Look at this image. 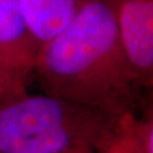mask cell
<instances>
[{
  "label": "cell",
  "mask_w": 153,
  "mask_h": 153,
  "mask_svg": "<svg viewBox=\"0 0 153 153\" xmlns=\"http://www.w3.org/2000/svg\"><path fill=\"white\" fill-rule=\"evenodd\" d=\"M128 117L116 119L49 94H18L0 102V153H105Z\"/></svg>",
  "instance_id": "7a4b0ae2"
},
{
  "label": "cell",
  "mask_w": 153,
  "mask_h": 153,
  "mask_svg": "<svg viewBox=\"0 0 153 153\" xmlns=\"http://www.w3.org/2000/svg\"><path fill=\"white\" fill-rule=\"evenodd\" d=\"M0 90H1V91H2V93H4V90H2V88H1V85H0Z\"/></svg>",
  "instance_id": "8992f818"
},
{
  "label": "cell",
  "mask_w": 153,
  "mask_h": 153,
  "mask_svg": "<svg viewBox=\"0 0 153 153\" xmlns=\"http://www.w3.org/2000/svg\"><path fill=\"white\" fill-rule=\"evenodd\" d=\"M119 34L140 84L153 75V0H115Z\"/></svg>",
  "instance_id": "277c9868"
},
{
  "label": "cell",
  "mask_w": 153,
  "mask_h": 153,
  "mask_svg": "<svg viewBox=\"0 0 153 153\" xmlns=\"http://www.w3.org/2000/svg\"><path fill=\"white\" fill-rule=\"evenodd\" d=\"M34 71L45 94L116 119L131 116L140 85L117 24L115 0H93L41 45Z\"/></svg>",
  "instance_id": "6da1fadb"
},
{
  "label": "cell",
  "mask_w": 153,
  "mask_h": 153,
  "mask_svg": "<svg viewBox=\"0 0 153 153\" xmlns=\"http://www.w3.org/2000/svg\"><path fill=\"white\" fill-rule=\"evenodd\" d=\"M40 44L33 36L19 0H0V85L8 98L34 71Z\"/></svg>",
  "instance_id": "3957f363"
},
{
  "label": "cell",
  "mask_w": 153,
  "mask_h": 153,
  "mask_svg": "<svg viewBox=\"0 0 153 153\" xmlns=\"http://www.w3.org/2000/svg\"><path fill=\"white\" fill-rule=\"evenodd\" d=\"M93 0H19L23 15L38 43L53 39Z\"/></svg>",
  "instance_id": "5b68a950"
}]
</instances>
